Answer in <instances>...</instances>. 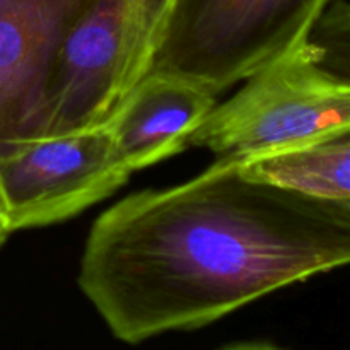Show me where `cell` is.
I'll list each match as a JSON object with an SVG mask.
<instances>
[{"label": "cell", "instance_id": "obj_3", "mask_svg": "<svg viewBox=\"0 0 350 350\" xmlns=\"http://www.w3.org/2000/svg\"><path fill=\"white\" fill-rule=\"evenodd\" d=\"M334 0H173L146 75L217 94L310 38Z\"/></svg>", "mask_w": 350, "mask_h": 350}, {"label": "cell", "instance_id": "obj_2", "mask_svg": "<svg viewBox=\"0 0 350 350\" xmlns=\"http://www.w3.org/2000/svg\"><path fill=\"white\" fill-rule=\"evenodd\" d=\"M323 58V48L306 38L214 106L188 137V146L236 164L350 130L349 81Z\"/></svg>", "mask_w": 350, "mask_h": 350}, {"label": "cell", "instance_id": "obj_6", "mask_svg": "<svg viewBox=\"0 0 350 350\" xmlns=\"http://www.w3.org/2000/svg\"><path fill=\"white\" fill-rule=\"evenodd\" d=\"M89 0H0V159L48 137L62 51Z\"/></svg>", "mask_w": 350, "mask_h": 350}, {"label": "cell", "instance_id": "obj_10", "mask_svg": "<svg viewBox=\"0 0 350 350\" xmlns=\"http://www.w3.org/2000/svg\"><path fill=\"white\" fill-rule=\"evenodd\" d=\"M12 229H10L9 224V217H7V211H5V204H3L2 193H0V246L5 243V239L9 238Z\"/></svg>", "mask_w": 350, "mask_h": 350}, {"label": "cell", "instance_id": "obj_4", "mask_svg": "<svg viewBox=\"0 0 350 350\" xmlns=\"http://www.w3.org/2000/svg\"><path fill=\"white\" fill-rule=\"evenodd\" d=\"M173 0H89L51 89L48 137L94 129L146 75Z\"/></svg>", "mask_w": 350, "mask_h": 350}, {"label": "cell", "instance_id": "obj_8", "mask_svg": "<svg viewBox=\"0 0 350 350\" xmlns=\"http://www.w3.org/2000/svg\"><path fill=\"white\" fill-rule=\"evenodd\" d=\"M350 130L236 163L245 178L304 197L350 202Z\"/></svg>", "mask_w": 350, "mask_h": 350}, {"label": "cell", "instance_id": "obj_9", "mask_svg": "<svg viewBox=\"0 0 350 350\" xmlns=\"http://www.w3.org/2000/svg\"><path fill=\"white\" fill-rule=\"evenodd\" d=\"M221 350H286L269 342H238V344L228 345Z\"/></svg>", "mask_w": 350, "mask_h": 350}, {"label": "cell", "instance_id": "obj_5", "mask_svg": "<svg viewBox=\"0 0 350 350\" xmlns=\"http://www.w3.org/2000/svg\"><path fill=\"white\" fill-rule=\"evenodd\" d=\"M130 174L105 125L27 144L0 159L10 229L67 221L115 193Z\"/></svg>", "mask_w": 350, "mask_h": 350}, {"label": "cell", "instance_id": "obj_7", "mask_svg": "<svg viewBox=\"0 0 350 350\" xmlns=\"http://www.w3.org/2000/svg\"><path fill=\"white\" fill-rule=\"evenodd\" d=\"M215 106V94L191 81L142 77L103 125L130 171L164 161L188 146V137Z\"/></svg>", "mask_w": 350, "mask_h": 350}, {"label": "cell", "instance_id": "obj_1", "mask_svg": "<svg viewBox=\"0 0 350 350\" xmlns=\"http://www.w3.org/2000/svg\"><path fill=\"white\" fill-rule=\"evenodd\" d=\"M349 260L350 202L248 180L217 161L99 215L77 282L113 337L137 345L207 327Z\"/></svg>", "mask_w": 350, "mask_h": 350}]
</instances>
